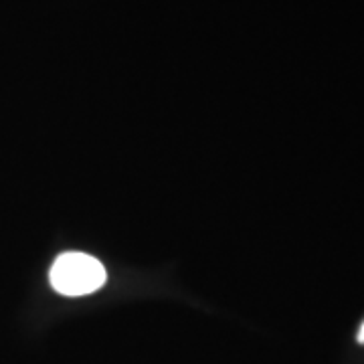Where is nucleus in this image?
<instances>
[{
  "mask_svg": "<svg viewBox=\"0 0 364 364\" xmlns=\"http://www.w3.org/2000/svg\"><path fill=\"white\" fill-rule=\"evenodd\" d=\"M105 267L102 261L87 253H63L53 263L49 282L61 296H90L105 284Z\"/></svg>",
  "mask_w": 364,
  "mask_h": 364,
  "instance_id": "obj_1",
  "label": "nucleus"
},
{
  "mask_svg": "<svg viewBox=\"0 0 364 364\" xmlns=\"http://www.w3.org/2000/svg\"><path fill=\"white\" fill-rule=\"evenodd\" d=\"M358 342H360V344H364V324L360 326V332H358Z\"/></svg>",
  "mask_w": 364,
  "mask_h": 364,
  "instance_id": "obj_2",
  "label": "nucleus"
}]
</instances>
